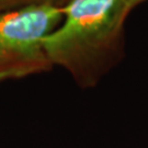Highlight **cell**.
<instances>
[{
  "label": "cell",
  "instance_id": "cell-1",
  "mask_svg": "<svg viewBox=\"0 0 148 148\" xmlns=\"http://www.w3.org/2000/svg\"><path fill=\"white\" fill-rule=\"evenodd\" d=\"M125 7L126 0H68L60 24L43 38L52 65L82 89L98 85L124 53Z\"/></svg>",
  "mask_w": 148,
  "mask_h": 148
},
{
  "label": "cell",
  "instance_id": "cell-2",
  "mask_svg": "<svg viewBox=\"0 0 148 148\" xmlns=\"http://www.w3.org/2000/svg\"><path fill=\"white\" fill-rule=\"evenodd\" d=\"M63 20V5L44 3L0 13V81L49 71L43 38Z\"/></svg>",
  "mask_w": 148,
  "mask_h": 148
},
{
  "label": "cell",
  "instance_id": "cell-3",
  "mask_svg": "<svg viewBox=\"0 0 148 148\" xmlns=\"http://www.w3.org/2000/svg\"><path fill=\"white\" fill-rule=\"evenodd\" d=\"M67 1L68 0H0V13L20 10L27 7L44 3H57L64 5Z\"/></svg>",
  "mask_w": 148,
  "mask_h": 148
},
{
  "label": "cell",
  "instance_id": "cell-4",
  "mask_svg": "<svg viewBox=\"0 0 148 148\" xmlns=\"http://www.w3.org/2000/svg\"><path fill=\"white\" fill-rule=\"evenodd\" d=\"M146 1V0H126V7H125V10H126V14L128 16V14L132 12V10H134L138 5H140L142 2Z\"/></svg>",
  "mask_w": 148,
  "mask_h": 148
}]
</instances>
